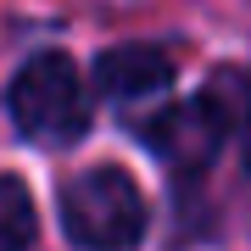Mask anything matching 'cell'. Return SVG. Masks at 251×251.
<instances>
[{
  "mask_svg": "<svg viewBox=\"0 0 251 251\" xmlns=\"http://www.w3.org/2000/svg\"><path fill=\"white\" fill-rule=\"evenodd\" d=\"M246 168H251V106H246Z\"/></svg>",
  "mask_w": 251,
  "mask_h": 251,
  "instance_id": "6",
  "label": "cell"
},
{
  "mask_svg": "<svg viewBox=\"0 0 251 251\" xmlns=\"http://www.w3.org/2000/svg\"><path fill=\"white\" fill-rule=\"evenodd\" d=\"M6 106H11L17 134L34 140V145H73L90 128L84 78L73 67V56H62V50L28 56L17 67V78H11V90H6Z\"/></svg>",
  "mask_w": 251,
  "mask_h": 251,
  "instance_id": "1",
  "label": "cell"
},
{
  "mask_svg": "<svg viewBox=\"0 0 251 251\" xmlns=\"http://www.w3.org/2000/svg\"><path fill=\"white\" fill-rule=\"evenodd\" d=\"M62 229L78 251H134L145 234V196L123 168H84L62 190Z\"/></svg>",
  "mask_w": 251,
  "mask_h": 251,
  "instance_id": "2",
  "label": "cell"
},
{
  "mask_svg": "<svg viewBox=\"0 0 251 251\" xmlns=\"http://www.w3.org/2000/svg\"><path fill=\"white\" fill-rule=\"evenodd\" d=\"M39 234V218H34V196H28L23 179L0 173V251H28Z\"/></svg>",
  "mask_w": 251,
  "mask_h": 251,
  "instance_id": "5",
  "label": "cell"
},
{
  "mask_svg": "<svg viewBox=\"0 0 251 251\" xmlns=\"http://www.w3.org/2000/svg\"><path fill=\"white\" fill-rule=\"evenodd\" d=\"M140 134L173 173H201L229 134V100L218 90H201L196 100H179V106H162L156 117H145Z\"/></svg>",
  "mask_w": 251,
  "mask_h": 251,
  "instance_id": "3",
  "label": "cell"
},
{
  "mask_svg": "<svg viewBox=\"0 0 251 251\" xmlns=\"http://www.w3.org/2000/svg\"><path fill=\"white\" fill-rule=\"evenodd\" d=\"M95 84H100V95H112V100H145V95H162L173 84V62L162 56L156 45H117L106 50L95 62Z\"/></svg>",
  "mask_w": 251,
  "mask_h": 251,
  "instance_id": "4",
  "label": "cell"
}]
</instances>
